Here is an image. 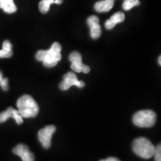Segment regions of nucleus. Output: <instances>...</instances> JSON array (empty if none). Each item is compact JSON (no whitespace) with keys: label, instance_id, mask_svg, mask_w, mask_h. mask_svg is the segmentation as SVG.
Segmentation results:
<instances>
[{"label":"nucleus","instance_id":"2eb2a0df","mask_svg":"<svg viewBox=\"0 0 161 161\" xmlns=\"http://www.w3.org/2000/svg\"><path fill=\"white\" fill-rule=\"evenodd\" d=\"M55 0H41L39 3V9L41 13L46 14L49 11L50 5L54 3Z\"/></svg>","mask_w":161,"mask_h":161},{"label":"nucleus","instance_id":"412c9836","mask_svg":"<svg viewBox=\"0 0 161 161\" xmlns=\"http://www.w3.org/2000/svg\"><path fill=\"white\" fill-rule=\"evenodd\" d=\"M160 59H161V56H160V57H159V60H158V61H159V64H160H160H161V62H160Z\"/></svg>","mask_w":161,"mask_h":161},{"label":"nucleus","instance_id":"7ed1b4c3","mask_svg":"<svg viewBox=\"0 0 161 161\" xmlns=\"http://www.w3.org/2000/svg\"><path fill=\"white\" fill-rule=\"evenodd\" d=\"M155 146L145 137L136 138L133 142V151L136 155L143 159H150L154 156Z\"/></svg>","mask_w":161,"mask_h":161},{"label":"nucleus","instance_id":"a211bd4d","mask_svg":"<svg viewBox=\"0 0 161 161\" xmlns=\"http://www.w3.org/2000/svg\"><path fill=\"white\" fill-rule=\"evenodd\" d=\"M154 159H155V161H161V146H160V144H158V146L155 147V150H154Z\"/></svg>","mask_w":161,"mask_h":161},{"label":"nucleus","instance_id":"f3484780","mask_svg":"<svg viewBox=\"0 0 161 161\" xmlns=\"http://www.w3.org/2000/svg\"><path fill=\"white\" fill-rule=\"evenodd\" d=\"M0 86L4 91L8 90V79L7 78H3V72L0 70Z\"/></svg>","mask_w":161,"mask_h":161},{"label":"nucleus","instance_id":"1a4fd4ad","mask_svg":"<svg viewBox=\"0 0 161 161\" xmlns=\"http://www.w3.org/2000/svg\"><path fill=\"white\" fill-rule=\"evenodd\" d=\"M9 118H13L18 125L23 124V118L20 115L18 110L11 107L8 108L5 111L0 114V123L6 122Z\"/></svg>","mask_w":161,"mask_h":161},{"label":"nucleus","instance_id":"9b49d317","mask_svg":"<svg viewBox=\"0 0 161 161\" xmlns=\"http://www.w3.org/2000/svg\"><path fill=\"white\" fill-rule=\"evenodd\" d=\"M125 20V14L122 12H116L105 22V28L107 29L110 30L115 27L116 24L122 23Z\"/></svg>","mask_w":161,"mask_h":161},{"label":"nucleus","instance_id":"f257e3e1","mask_svg":"<svg viewBox=\"0 0 161 161\" xmlns=\"http://www.w3.org/2000/svg\"><path fill=\"white\" fill-rule=\"evenodd\" d=\"M61 46L59 43H54L49 50H40L36 54V59L43 62L46 67L51 68L57 65L61 59Z\"/></svg>","mask_w":161,"mask_h":161},{"label":"nucleus","instance_id":"423d86ee","mask_svg":"<svg viewBox=\"0 0 161 161\" xmlns=\"http://www.w3.org/2000/svg\"><path fill=\"white\" fill-rule=\"evenodd\" d=\"M84 82L78 80L77 76L74 72H67L64 76L63 81L59 84V87L61 90H69L72 86H76L79 88L84 87Z\"/></svg>","mask_w":161,"mask_h":161},{"label":"nucleus","instance_id":"4468645a","mask_svg":"<svg viewBox=\"0 0 161 161\" xmlns=\"http://www.w3.org/2000/svg\"><path fill=\"white\" fill-rule=\"evenodd\" d=\"M12 55V44L9 40H5L3 44V49L0 50V58H8Z\"/></svg>","mask_w":161,"mask_h":161},{"label":"nucleus","instance_id":"aec40b11","mask_svg":"<svg viewBox=\"0 0 161 161\" xmlns=\"http://www.w3.org/2000/svg\"><path fill=\"white\" fill-rule=\"evenodd\" d=\"M62 3H63V0H55L54 1V3L57 4V5H60Z\"/></svg>","mask_w":161,"mask_h":161},{"label":"nucleus","instance_id":"f03ea898","mask_svg":"<svg viewBox=\"0 0 161 161\" xmlns=\"http://www.w3.org/2000/svg\"><path fill=\"white\" fill-rule=\"evenodd\" d=\"M17 106L18 112L23 118L35 117L39 113V106L29 95L22 96L17 100Z\"/></svg>","mask_w":161,"mask_h":161},{"label":"nucleus","instance_id":"ddd939ff","mask_svg":"<svg viewBox=\"0 0 161 161\" xmlns=\"http://www.w3.org/2000/svg\"><path fill=\"white\" fill-rule=\"evenodd\" d=\"M0 8L8 14H13L17 10L14 0H0Z\"/></svg>","mask_w":161,"mask_h":161},{"label":"nucleus","instance_id":"39448f33","mask_svg":"<svg viewBox=\"0 0 161 161\" xmlns=\"http://www.w3.org/2000/svg\"><path fill=\"white\" fill-rule=\"evenodd\" d=\"M56 131L55 125H47L38 132V140L43 148H49L52 144V138Z\"/></svg>","mask_w":161,"mask_h":161},{"label":"nucleus","instance_id":"f8f14e48","mask_svg":"<svg viewBox=\"0 0 161 161\" xmlns=\"http://www.w3.org/2000/svg\"><path fill=\"white\" fill-rule=\"evenodd\" d=\"M115 0H102L95 4L94 8L97 12H108L112 9Z\"/></svg>","mask_w":161,"mask_h":161},{"label":"nucleus","instance_id":"9d476101","mask_svg":"<svg viewBox=\"0 0 161 161\" xmlns=\"http://www.w3.org/2000/svg\"><path fill=\"white\" fill-rule=\"evenodd\" d=\"M87 24L90 30V36L92 39H98L102 35L99 25V19L96 16H90L87 19Z\"/></svg>","mask_w":161,"mask_h":161},{"label":"nucleus","instance_id":"6ab92c4d","mask_svg":"<svg viewBox=\"0 0 161 161\" xmlns=\"http://www.w3.org/2000/svg\"><path fill=\"white\" fill-rule=\"evenodd\" d=\"M100 161H120V160L116 158H108L107 159H104V160H101Z\"/></svg>","mask_w":161,"mask_h":161},{"label":"nucleus","instance_id":"0eeeda50","mask_svg":"<svg viewBox=\"0 0 161 161\" xmlns=\"http://www.w3.org/2000/svg\"><path fill=\"white\" fill-rule=\"evenodd\" d=\"M69 60L71 61V68L74 72L88 73L90 71V68L88 66L84 65L82 63V57L78 52H73L70 54Z\"/></svg>","mask_w":161,"mask_h":161},{"label":"nucleus","instance_id":"dca6fc26","mask_svg":"<svg viewBox=\"0 0 161 161\" xmlns=\"http://www.w3.org/2000/svg\"><path fill=\"white\" fill-rule=\"evenodd\" d=\"M140 4V0H125L122 4V8L125 11H129L132 8L139 5Z\"/></svg>","mask_w":161,"mask_h":161},{"label":"nucleus","instance_id":"6e6552de","mask_svg":"<svg viewBox=\"0 0 161 161\" xmlns=\"http://www.w3.org/2000/svg\"><path fill=\"white\" fill-rule=\"evenodd\" d=\"M13 153L20 157L23 161H35V154L25 144H18L13 149Z\"/></svg>","mask_w":161,"mask_h":161},{"label":"nucleus","instance_id":"20e7f679","mask_svg":"<svg viewBox=\"0 0 161 161\" xmlns=\"http://www.w3.org/2000/svg\"><path fill=\"white\" fill-rule=\"evenodd\" d=\"M156 114L151 110L138 111L133 116V122L140 128H151L155 124Z\"/></svg>","mask_w":161,"mask_h":161}]
</instances>
